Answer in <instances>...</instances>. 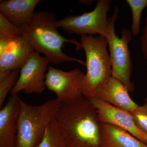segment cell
I'll use <instances>...</instances> for the list:
<instances>
[{
  "label": "cell",
  "mask_w": 147,
  "mask_h": 147,
  "mask_svg": "<svg viewBox=\"0 0 147 147\" xmlns=\"http://www.w3.org/2000/svg\"><path fill=\"white\" fill-rule=\"evenodd\" d=\"M55 119L66 147H104L101 123L90 98L82 95L60 102Z\"/></svg>",
  "instance_id": "6da1fadb"
},
{
  "label": "cell",
  "mask_w": 147,
  "mask_h": 147,
  "mask_svg": "<svg viewBox=\"0 0 147 147\" xmlns=\"http://www.w3.org/2000/svg\"><path fill=\"white\" fill-rule=\"evenodd\" d=\"M56 16L48 11H36L31 20L21 28L22 36L35 51L42 53L50 63L54 64L74 62L85 66L86 62L79 59L69 57L63 52L65 43L69 42L76 47L79 51L82 44L75 39H67L58 31Z\"/></svg>",
  "instance_id": "7a4b0ae2"
},
{
  "label": "cell",
  "mask_w": 147,
  "mask_h": 147,
  "mask_svg": "<svg viewBox=\"0 0 147 147\" xmlns=\"http://www.w3.org/2000/svg\"><path fill=\"white\" fill-rule=\"evenodd\" d=\"M80 36L82 48L86 54L87 68L82 84V94L90 98L94 97L98 87L112 76V63L105 37L87 35Z\"/></svg>",
  "instance_id": "3957f363"
},
{
  "label": "cell",
  "mask_w": 147,
  "mask_h": 147,
  "mask_svg": "<svg viewBox=\"0 0 147 147\" xmlns=\"http://www.w3.org/2000/svg\"><path fill=\"white\" fill-rule=\"evenodd\" d=\"M60 102L56 98L36 106L21 99L15 147H36L47 125L55 118Z\"/></svg>",
  "instance_id": "277c9868"
},
{
  "label": "cell",
  "mask_w": 147,
  "mask_h": 147,
  "mask_svg": "<svg viewBox=\"0 0 147 147\" xmlns=\"http://www.w3.org/2000/svg\"><path fill=\"white\" fill-rule=\"evenodd\" d=\"M119 12L117 6H115L114 13L108 18L109 32L106 38L110 51L112 63V76L126 87L129 92L134 90V84L131 81V75L133 69L130 51L128 45L132 39V34L128 29H121V36L119 38L115 32V23Z\"/></svg>",
  "instance_id": "5b68a950"
},
{
  "label": "cell",
  "mask_w": 147,
  "mask_h": 147,
  "mask_svg": "<svg viewBox=\"0 0 147 147\" xmlns=\"http://www.w3.org/2000/svg\"><path fill=\"white\" fill-rule=\"evenodd\" d=\"M111 1L98 0L93 10L79 15H69L58 20L56 26L69 34L107 37L109 32L108 13Z\"/></svg>",
  "instance_id": "8992f818"
},
{
  "label": "cell",
  "mask_w": 147,
  "mask_h": 147,
  "mask_svg": "<svg viewBox=\"0 0 147 147\" xmlns=\"http://www.w3.org/2000/svg\"><path fill=\"white\" fill-rule=\"evenodd\" d=\"M49 63L47 58L34 51L20 69L18 81L11 95L18 94L21 91L26 94H42L46 88L45 76Z\"/></svg>",
  "instance_id": "52a82bcc"
},
{
  "label": "cell",
  "mask_w": 147,
  "mask_h": 147,
  "mask_svg": "<svg viewBox=\"0 0 147 147\" xmlns=\"http://www.w3.org/2000/svg\"><path fill=\"white\" fill-rule=\"evenodd\" d=\"M85 75L79 68L65 71L49 65L45 76V86L55 93L60 102H67L83 95L82 87Z\"/></svg>",
  "instance_id": "ba28073f"
},
{
  "label": "cell",
  "mask_w": 147,
  "mask_h": 147,
  "mask_svg": "<svg viewBox=\"0 0 147 147\" xmlns=\"http://www.w3.org/2000/svg\"><path fill=\"white\" fill-rule=\"evenodd\" d=\"M34 51L22 36L0 34V80L13 70L21 69Z\"/></svg>",
  "instance_id": "9c48e42d"
},
{
  "label": "cell",
  "mask_w": 147,
  "mask_h": 147,
  "mask_svg": "<svg viewBox=\"0 0 147 147\" xmlns=\"http://www.w3.org/2000/svg\"><path fill=\"white\" fill-rule=\"evenodd\" d=\"M90 99L97 110L101 123L123 129L147 144V135L136 126L130 113L96 98Z\"/></svg>",
  "instance_id": "30bf717a"
},
{
  "label": "cell",
  "mask_w": 147,
  "mask_h": 147,
  "mask_svg": "<svg viewBox=\"0 0 147 147\" xmlns=\"http://www.w3.org/2000/svg\"><path fill=\"white\" fill-rule=\"evenodd\" d=\"M21 98L11 95L0 110V147H15Z\"/></svg>",
  "instance_id": "8fae6325"
},
{
  "label": "cell",
  "mask_w": 147,
  "mask_h": 147,
  "mask_svg": "<svg viewBox=\"0 0 147 147\" xmlns=\"http://www.w3.org/2000/svg\"><path fill=\"white\" fill-rule=\"evenodd\" d=\"M93 98L129 113L138 106L130 98L126 87L112 76L98 87Z\"/></svg>",
  "instance_id": "7c38bea8"
},
{
  "label": "cell",
  "mask_w": 147,
  "mask_h": 147,
  "mask_svg": "<svg viewBox=\"0 0 147 147\" xmlns=\"http://www.w3.org/2000/svg\"><path fill=\"white\" fill-rule=\"evenodd\" d=\"M40 0L1 1L0 13L15 26L21 28L31 20Z\"/></svg>",
  "instance_id": "4fadbf2b"
},
{
  "label": "cell",
  "mask_w": 147,
  "mask_h": 147,
  "mask_svg": "<svg viewBox=\"0 0 147 147\" xmlns=\"http://www.w3.org/2000/svg\"><path fill=\"white\" fill-rule=\"evenodd\" d=\"M100 134L104 147H147L126 130L110 124L101 123Z\"/></svg>",
  "instance_id": "5bb4252c"
},
{
  "label": "cell",
  "mask_w": 147,
  "mask_h": 147,
  "mask_svg": "<svg viewBox=\"0 0 147 147\" xmlns=\"http://www.w3.org/2000/svg\"><path fill=\"white\" fill-rule=\"evenodd\" d=\"M65 146L55 118L47 125L41 141L36 147H65Z\"/></svg>",
  "instance_id": "9a60e30c"
},
{
  "label": "cell",
  "mask_w": 147,
  "mask_h": 147,
  "mask_svg": "<svg viewBox=\"0 0 147 147\" xmlns=\"http://www.w3.org/2000/svg\"><path fill=\"white\" fill-rule=\"evenodd\" d=\"M132 13L131 32L132 36L139 35L141 28V16L143 10L147 7V0H126Z\"/></svg>",
  "instance_id": "2e32d148"
},
{
  "label": "cell",
  "mask_w": 147,
  "mask_h": 147,
  "mask_svg": "<svg viewBox=\"0 0 147 147\" xmlns=\"http://www.w3.org/2000/svg\"><path fill=\"white\" fill-rule=\"evenodd\" d=\"M20 70L18 69L13 70L4 79L0 80V108H2L7 96L17 83Z\"/></svg>",
  "instance_id": "e0dca14e"
},
{
  "label": "cell",
  "mask_w": 147,
  "mask_h": 147,
  "mask_svg": "<svg viewBox=\"0 0 147 147\" xmlns=\"http://www.w3.org/2000/svg\"><path fill=\"white\" fill-rule=\"evenodd\" d=\"M130 113L137 127L147 135V98L144 105H138Z\"/></svg>",
  "instance_id": "ac0fdd59"
},
{
  "label": "cell",
  "mask_w": 147,
  "mask_h": 147,
  "mask_svg": "<svg viewBox=\"0 0 147 147\" xmlns=\"http://www.w3.org/2000/svg\"><path fill=\"white\" fill-rule=\"evenodd\" d=\"M0 34L13 36H22V33L20 29L11 24L1 13Z\"/></svg>",
  "instance_id": "d6986e66"
},
{
  "label": "cell",
  "mask_w": 147,
  "mask_h": 147,
  "mask_svg": "<svg viewBox=\"0 0 147 147\" xmlns=\"http://www.w3.org/2000/svg\"><path fill=\"white\" fill-rule=\"evenodd\" d=\"M141 49L144 58L147 61V16L145 20V26L141 36Z\"/></svg>",
  "instance_id": "ffe728a7"
},
{
  "label": "cell",
  "mask_w": 147,
  "mask_h": 147,
  "mask_svg": "<svg viewBox=\"0 0 147 147\" xmlns=\"http://www.w3.org/2000/svg\"><path fill=\"white\" fill-rule=\"evenodd\" d=\"M93 1H91V0H81L79 1V2L83 4L86 5H90L93 3Z\"/></svg>",
  "instance_id": "44dd1931"
},
{
  "label": "cell",
  "mask_w": 147,
  "mask_h": 147,
  "mask_svg": "<svg viewBox=\"0 0 147 147\" xmlns=\"http://www.w3.org/2000/svg\"><path fill=\"white\" fill-rule=\"evenodd\" d=\"M65 147H66V146H65Z\"/></svg>",
  "instance_id": "7402d4cb"
},
{
  "label": "cell",
  "mask_w": 147,
  "mask_h": 147,
  "mask_svg": "<svg viewBox=\"0 0 147 147\" xmlns=\"http://www.w3.org/2000/svg\"></svg>",
  "instance_id": "603a6c76"
}]
</instances>
